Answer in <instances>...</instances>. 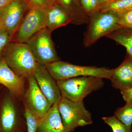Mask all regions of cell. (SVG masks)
<instances>
[{
  "instance_id": "1",
  "label": "cell",
  "mask_w": 132,
  "mask_h": 132,
  "mask_svg": "<svg viewBox=\"0 0 132 132\" xmlns=\"http://www.w3.org/2000/svg\"><path fill=\"white\" fill-rule=\"evenodd\" d=\"M3 59L15 73L24 78L34 75L39 64L26 43L10 42Z\"/></svg>"
},
{
  "instance_id": "2",
  "label": "cell",
  "mask_w": 132,
  "mask_h": 132,
  "mask_svg": "<svg viewBox=\"0 0 132 132\" xmlns=\"http://www.w3.org/2000/svg\"><path fill=\"white\" fill-rule=\"evenodd\" d=\"M89 17L83 40L85 47H90L102 37L120 28L118 24V13L111 11L95 12Z\"/></svg>"
},
{
  "instance_id": "3",
  "label": "cell",
  "mask_w": 132,
  "mask_h": 132,
  "mask_svg": "<svg viewBox=\"0 0 132 132\" xmlns=\"http://www.w3.org/2000/svg\"><path fill=\"white\" fill-rule=\"evenodd\" d=\"M102 78L84 76L56 80L62 97L75 102L83 101L84 98L103 87Z\"/></svg>"
},
{
  "instance_id": "4",
  "label": "cell",
  "mask_w": 132,
  "mask_h": 132,
  "mask_svg": "<svg viewBox=\"0 0 132 132\" xmlns=\"http://www.w3.org/2000/svg\"><path fill=\"white\" fill-rule=\"evenodd\" d=\"M45 66L56 80L84 76L110 79L112 72V69L105 67L78 65L60 60Z\"/></svg>"
},
{
  "instance_id": "5",
  "label": "cell",
  "mask_w": 132,
  "mask_h": 132,
  "mask_svg": "<svg viewBox=\"0 0 132 132\" xmlns=\"http://www.w3.org/2000/svg\"><path fill=\"white\" fill-rule=\"evenodd\" d=\"M57 104L67 132L72 131L78 127L93 123L92 114L85 108L83 101L75 102L62 97Z\"/></svg>"
},
{
  "instance_id": "6",
  "label": "cell",
  "mask_w": 132,
  "mask_h": 132,
  "mask_svg": "<svg viewBox=\"0 0 132 132\" xmlns=\"http://www.w3.org/2000/svg\"><path fill=\"white\" fill-rule=\"evenodd\" d=\"M52 32L45 28L35 34L26 42L36 61L43 65L60 60L52 40Z\"/></svg>"
},
{
  "instance_id": "7",
  "label": "cell",
  "mask_w": 132,
  "mask_h": 132,
  "mask_svg": "<svg viewBox=\"0 0 132 132\" xmlns=\"http://www.w3.org/2000/svg\"><path fill=\"white\" fill-rule=\"evenodd\" d=\"M47 12L36 5H29L12 41L26 43L33 35L46 27Z\"/></svg>"
},
{
  "instance_id": "8",
  "label": "cell",
  "mask_w": 132,
  "mask_h": 132,
  "mask_svg": "<svg viewBox=\"0 0 132 132\" xmlns=\"http://www.w3.org/2000/svg\"><path fill=\"white\" fill-rule=\"evenodd\" d=\"M26 0H15L2 9L0 16V29L13 37L28 9Z\"/></svg>"
},
{
  "instance_id": "9",
  "label": "cell",
  "mask_w": 132,
  "mask_h": 132,
  "mask_svg": "<svg viewBox=\"0 0 132 132\" xmlns=\"http://www.w3.org/2000/svg\"><path fill=\"white\" fill-rule=\"evenodd\" d=\"M27 79L28 87L25 95V105L40 119L47 114L53 105L43 93L34 75Z\"/></svg>"
},
{
  "instance_id": "10",
  "label": "cell",
  "mask_w": 132,
  "mask_h": 132,
  "mask_svg": "<svg viewBox=\"0 0 132 132\" xmlns=\"http://www.w3.org/2000/svg\"><path fill=\"white\" fill-rule=\"evenodd\" d=\"M39 87L52 105L58 104L62 97L57 81L49 73L45 65L38 64L34 74Z\"/></svg>"
},
{
  "instance_id": "11",
  "label": "cell",
  "mask_w": 132,
  "mask_h": 132,
  "mask_svg": "<svg viewBox=\"0 0 132 132\" xmlns=\"http://www.w3.org/2000/svg\"><path fill=\"white\" fill-rule=\"evenodd\" d=\"M12 97L11 94L5 95L1 102L0 132H16L19 128V117Z\"/></svg>"
},
{
  "instance_id": "12",
  "label": "cell",
  "mask_w": 132,
  "mask_h": 132,
  "mask_svg": "<svg viewBox=\"0 0 132 132\" xmlns=\"http://www.w3.org/2000/svg\"><path fill=\"white\" fill-rule=\"evenodd\" d=\"M24 79L15 73L3 59L0 61V85L6 88L13 97H20L23 94Z\"/></svg>"
},
{
  "instance_id": "13",
  "label": "cell",
  "mask_w": 132,
  "mask_h": 132,
  "mask_svg": "<svg viewBox=\"0 0 132 132\" xmlns=\"http://www.w3.org/2000/svg\"><path fill=\"white\" fill-rule=\"evenodd\" d=\"M110 80L113 87L121 90L132 85V58L126 54L119 67L112 69Z\"/></svg>"
},
{
  "instance_id": "14",
  "label": "cell",
  "mask_w": 132,
  "mask_h": 132,
  "mask_svg": "<svg viewBox=\"0 0 132 132\" xmlns=\"http://www.w3.org/2000/svg\"><path fill=\"white\" fill-rule=\"evenodd\" d=\"M52 3L62 7L68 14L71 23L77 26L87 24L89 16L83 9L80 0H51Z\"/></svg>"
},
{
  "instance_id": "15",
  "label": "cell",
  "mask_w": 132,
  "mask_h": 132,
  "mask_svg": "<svg viewBox=\"0 0 132 132\" xmlns=\"http://www.w3.org/2000/svg\"><path fill=\"white\" fill-rule=\"evenodd\" d=\"M38 132H67L60 114L58 104H54L48 112L39 119Z\"/></svg>"
},
{
  "instance_id": "16",
  "label": "cell",
  "mask_w": 132,
  "mask_h": 132,
  "mask_svg": "<svg viewBox=\"0 0 132 132\" xmlns=\"http://www.w3.org/2000/svg\"><path fill=\"white\" fill-rule=\"evenodd\" d=\"M46 27L54 30L71 23L68 14L59 5L53 3L46 10Z\"/></svg>"
},
{
  "instance_id": "17",
  "label": "cell",
  "mask_w": 132,
  "mask_h": 132,
  "mask_svg": "<svg viewBox=\"0 0 132 132\" xmlns=\"http://www.w3.org/2000/svg\"><path fill=\"white\" fill-rule=\"evenodd\" d=\"M106 37L125 47L126 54L132 58V29L120 28Z\"/></svg>"
},
{
  "instance_id": "18",
  "label": "cell",
  "mask_w": 132,
  "mask_h": 132,
  "mask_svg": "<svg viewBox=\"0 0 132 132\" xmlns=\"http://www.w3.org/2000/svg\"><path fill=\"white\" fill-rule=\"evenodd\" d=\"M130 10H132V0H117L98 7L93 12L111 11L121 13Z\"/></svg>"
},
{
  "instance_id": "19",
  "label": "cell",
  "mask_w": 132,
  "mask_h": 132,
  "mask_svg": "<svg viewBox=\"0 0 132 132\" xmlns=\"http://www.w3.org/2000/svg\"><path fill=\"white\" fill-rule=\"evenodd\" d=\"M125 125L131 127L132 124V101L126 102L122 107L118 109L114 115Z\"/></svg>"
},
{
  "instance_id": "20",
  "label": "cell",
  "mask_w": 132,
  "mask_h": 132,
  "mask_svg": "<svg viewBox=\"0 0 132 132\" xmlns=\"http://www.w3.org/2000/svg\"><path fill=\"white\" fill-rule=\"evenodd\" d=\"M102 120L111 127L113 132H132L131 127L122 123L115 116L104 117L102 118Z\"/></svg>"
},
{
  "instance_id": "21",
  "label": "cell",
  "mask_w": 132,
  "mask_h": 132,
  "mask_svg": "<svg viewBox=\"0 0 132 132\" xmlns=\"http://www.w3.org/2000/svg\"><path fill=\"white\" fill-rule=\"evenodd\" d=\"M24 116L26 119L27 132H38L39 119L34 115L25 105Z\"/></svg>"
},
{
  "instance_id": "22",
  "label": "cell",
  "mask_w": 132,
  "mask_h": 132,
  "mask_svg": "<svg viewBox=\"0 0 132 132\" xmlns=\"http://www.w3.org/2000/svg\"><path fill=\"white\" fill-rule=\"evenodd\" d=\"M118 13V24L120 27L132 29V10Z\"/></svg>"
},
{
  "instance_id": "23",
  "label": "cell",
  "mask_w": 132,
  "mask_h": 132,
  "mask_svg": "<svg viewBox=\"0 0 132 132\" xmlns=\"http://www.w3.org/2000/svg\"><path fill=\"white\" fill-rule=\"evenodd\" d=\"M12 39L13 37L6 32L0 29V61L3 59L5 50Z\"/></svg>"
},
{
  "instance_id": "24",
  "label": "cell",
  "mask_w": 132,
  "mask_h": 132,
  "mask_svg": "<svg viewBox=\"0 0 132 132\" xmlns=\"http://www.w3.org/2000/svg\"><path fill=\"white\" fill-rule=\"evenodd\" d=\"M29 5H36L46 10L52 4L51 0H26Z\"/></svg>"
},
{
  "instance_id": "25",
  "label": "cell",
  "mask_w": 132,
  "mask_h": 132,
  "mask_svg": "<svg viewBox=\"0 0 132 132\" xmlns=\"http://www.w3.org/2000/svg\"><path fill=\"white\" fill-rule=\"evenodd\" d=\"M120 92L126 102L132 101V85L121 89Z\"/></svg>"
},
{
  "instance_id": "26",
  "label": "cell",
  "mask_w": 132,
  "mask_h": 132,
  "mask_svg": "<svg viewBox=\"0 0 132 132\" xmlns=\"http://www.w3.org/2000/svg\"><path fill=\"white\" fill-rule=\"evenodd\" d=\"M80 2L83 9L85 10V11L88 14V6L90 0H80Z\"/></svg>"
},
{
  "instance_id": "27",
  "label": "cell",
  "mask_w": 132,
  "mask_h": 132,
  "mask_svg": "<svg viewBox=\"0 0 132 132\" xmlns=\"http://www.w3.org/2000/svg\"><path fill=\"white\" fill-rule=\"evenodd\" d=\"M15 0H0V9H2Z\"/></svg>"
},
{
  "instance_id": "28",
  "label": "cell",
  "mask_w": 132,
  "mask_h": 132,
  "mask_svg": "<svg viewBox=\"0 0 132 132\" xmlns=\"http://www.w3.org/2000/svg\"><path fill=\"white\" fill-rule=\"evenodd\" d=\"M117 1V0H98L97 8L102 5H104V4L113 2L115 1Z\"/></svg>"
},
{
  "instance_id": "29",
  "label": "cell",
  "mask_w": 132,
  "mask_h": 132,
  "mask_svg": "<svg viewBox=\"0 0 132 132\" xmlns=\"http://www.w3.org/2000/svg\"><path fill=\"white\" fill-rule=\"evenodd\" d=\"M2 11V9H0V16H1V14Z\"/></svg>"
},
{
  "instance_id": "30",
  "label": "cell",
  "mask_w": 132,
  "mask_h": 132,
  "mask_svg": "<svg viewBox=\"0 0 132 132\" xmlns=\"http://www.w3.org/2000/svg\"></svg>"
}]
</instances>
